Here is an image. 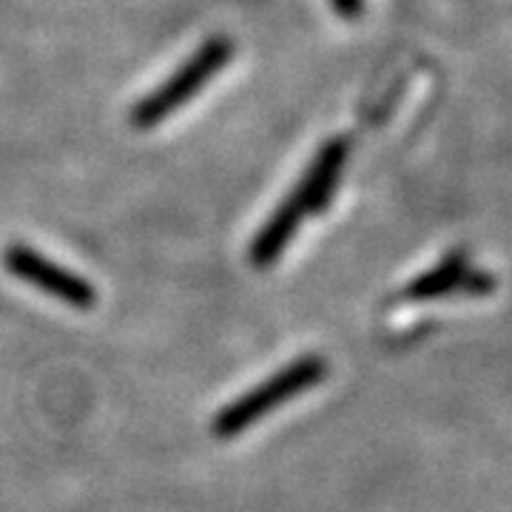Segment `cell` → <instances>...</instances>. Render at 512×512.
I'll return each instance as SVG.
<instances>
[{
    "instance_id": "obj_1",
    "label": "cell",
    "mask_w": 512,
    "mask_h": 512,
    "mask_svg": "<svg viewBox=\"0 0 512 512\" xmlns=\"http://www.w3.org/2000/svg\"><path fill=\"white\" fill-rule=\"evenodd\" d=\"M328 376V359L325 356H302L293 359L285 370H279L276 376L248 390L245 396H239L237 402L222 407L220 416L214 419V436L217 439H237L242 430H248L251 424L268 416L274 407L288 402L293 396L311 390L313 384L322 382Z\"/></svg>"
},
{
    "instance_id": "obj_2",
    "label": "cell",
    "mask_w": 512,
    "mask_h": 512,
    "mask_svg": "<svg viewBox=\"0 0 512 512\" xmlns=\"http://www.w3.org/2000/svg\"><path fill=\"white\" fill-rule=\"evenodd\" d=\"M231 55H234L231 40L214 37V40L202 43L200 52L191 57L180 72L174 74L165 86H160L157 92L148 94L146 100L134 109V114H131L134 126H157L171 111L180 109L183 103H188L194 94L200 92V86H205L214 74L220 72L222 66L231 60Z\"/></svg>"
},
{
    "instance_id": "obj_3",
    "label": "cell",
    "mask_w": 512,
    "mask_h": 512,
    "mask_svg": "<svg viewBox=\"0 0 512 512\" xmlns=\"http://www.w3.org/2000/svg\"><path fill=\"white\" fill-rule=\"evenodd\" d=\"M3 262L12 274L18 279L32 282L40 291L52 293L55 299L72 305V308H94L97 305V291H94L89 282H83L80 276H74L72 271L60 268L55 262H49L46 256L35 254L32 248L26 245H9Z\"/></svg>"
},
{
    "instance_id": "obj_4",
    "label": "cell",
    "mask_w": 512,
    "mask_h": 512,
    "mask_svg": "<svg viewBox=\"0 0 512 512\" xmlns=\"http://www.w3.org/2000/svg\"><path fill=\"white\" fill-rule=\"evenodd\" d=\"M345 157H348V143L345 140H330L328 146L316 154L311 171L305 174V180L296 191L305 202L308 214H322L328 208L330 197L336 191V183H339V174L345 168Z\"/></svg>"
},
{
    "instance_id": "obj_5",
    "label": "cell",
    "mask_w": 512,
    "mask_h": 512,
    "mask_svg": "<svg viewBox=\"0 0 512 512\" xmlns=\"http://www.w3.org/2000/svg\"><path fill=\"white\" fill-rule=\"evenodd\" d=\"M305 214H308L305 202L293 191L291 197L276 208L274 217L265 222V228L256 234L254 245H251V254H248L256 268H265V265H271V262L279 259L282 248L288 245V239L293 237V231L299 228V222H302Z\"/></svg>"
},
{
    "instance_id": "obj_6",
    "label": "cell",
    "mask_w": 512,
    "mask_h": 512,
    "mask_svg": "<svg viewBox=\"0 0 512 512\" xmlns=\"http://www.w3.org/2000/svg\"><path fill=\"white\" fill-rule=\"evenodd\" d=\"M467 276V259L464 254H450L441 265H436L433 271H427L419 276L410 288H407V299H436L444 293L456 291L458 285Z\"/></svg>"
},
{
    "instance_id": "obj_7",
    "label": "cell",
    "mask_w": 512,
    "mask_h": 512,
    "mask_svg": "<svg viewBox=\"0 0 512 512\" xmlns=\"http://www.w3.org/2000/svg\"><path fill=\"white\" fill-rule=\"evenodd\" d=\"M333 6H336L342 15H350V18L362 12V0H333Z\"/></svg>"
}]
</instances>
